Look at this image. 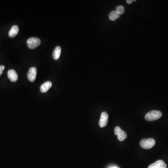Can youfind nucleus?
<instances>
[{"label": "nucleus", "instance_id": "obj_1", "mask_svg": "<svg viewBox=\"0 0 168 168\" xmlns=\"http://www.w3.org/2000/svg\"><path fill=\"white\" fill-rule=\"evenodd\" d=\"M162 116V112L159 111L152 110L146 114L145 118L148 121H152L159 119Z\"/></svg>", "mask_w": 168, "mask_h": 168}, {"label": "nucleus", "instance_id": "obj_2", "mask_svg": "<svg viewBox=\"0 0 168 168\" xmlns=\"http://www.w3.org/2000/svg\"><path fill=\"white\" fill-rule=\"evenodd\" d=\"M155 140L153 139H144L140 140V144L142 148L149 149L153 147L155 145Z\"/></svg>", "mask_w": 168, "mask_h": 168}, {"label": "nucleus", "instance_id": "obj_3", "mask_svg": "<svg viewBox=\"0 0 168 168\" xmlns=\"http://www.w3.org/2000/svg\"><path fill=\"white\" fill-rule=\"evenodd\" d=\"M27 44L30 49H35L40 45L41 40L38 37H30L27 41Z\"/></svg>", "mask_w": 168, "mask_h": 168}, {"label": "nucleus", "instance_id": "obj_4", "mask_svg": "<svg viewBox=\"0 0 168 168\" xmlns=\"http://www.w3.org/2000/svg\"><path fill=\"white\" fill-rule=\"evenodd\" d=\"M114 134L118 136V139L121 142H123L127 138V133L121 129L119 126L114 128Z\"/></svg>", "mask_w": 168, "mask_h": 168}, {"label": "nucleus", "instance_id": "obj_5", "mask_svg": "<svg viewBox=\"0 0 168 168\" xmlns=\"http://www.w3.org/2000/svg\"><path fill=\"white\" fill-rule=\"evenodd\" d=\"M109 117V114L106 112H103L101 113L99 123L100 128L105 127L108 125Z\"/></svg>", "mask_w": 168, "mask_h": 168}, {"label": "nucleus", "instance_id": "obj_6", "mask_svg": "<svg viewBox=\"0 0 168 168\" xmlns=\"http://www.w3.org/2000/svg\"><path fill=\"white\" fill-rule=\"evenodd\" d=\"M37 69L35 67H32L28 71L27 76L29 81L31 82H34L36 79Z\"/></svg>", "mask_w": 168, "mask_h": 168}, {"label": "nucleus", "instance_id": "obj_7", "mask_svg": "<svg viewBox=\"0 0 168 168\" xmlns=\"http://www.w3.org/2000/svg\"><path fill=\"white\" fill-rule=\"evenodd\" d=\"M7 76L11 82H15L18 80V76L17 72L15 70L11 69L7 71Z\"/></svg>", "mask_w": 168, "mask_h": 168}, {"label": "nucleus", "instance_id": "obj_8", "mask_svg": "<svg viewBox=\"0 0 168 168\" xmlns=\"http://www.w3.org/2000/svg\"><path fill=\"white\" fill-rule=\"evenodd\" d=\"M148 168H167V165L163 160H159L150 164Z\"/></svg>", "mask_w": 168, "mask_h": 168}, {"label": "nucleus", "instance_id": "obj_9", "mask_svg": "<svg viewBox=\"0 0 168 168\" xmlns=\"http://www.w3.org/2000/svg\"><path fill=\"white\" fill-rule=\"evenodd\" d=\"M51 82L50 81H46L42 85L40 86V91L42 93H46L52 86Z\"/></svg>", "mask_w": 168, "mask_h": 168}, {"label": "nucleus", "instance_id": "obj_10", "mask_svg": "<svg viewBox=\"0 0 168 168\" xmlns=\"http://www.w3.org/2000/svg\"><path fill=\"white\" fill-rule=\"evenodd\" d=\"M19 30V29L18 26L16 25L13 26L9 31V36L11 38H13V37L16 36L18 34Z\"/></svg>", "mask_w": 168, "mask_h": 168}, {"label": "nucleus", "instance_id": "obj_11", "mask_svg": "<svg viewBox=\"0 0 168 168\" xmlns=\"http://www.w3.org/2000/svg\"><path fill=\"white\" fill-rule=\"evenodd\" d=\"M61 53V48L59 46H56L53 50L52 56L54 59L58 60L59 59Z\"/></svg>", "mask_w": 168, "mask_h": 168}, {"label": "nucleus", "instance_id": "obj_12", "mask_svg": "<svg viewBox=\"0 0 168 168\" xmlns=\"http://www.w3.org/2000/svg\"><path fill=\"white\" fill-rule=\"evenodd\" d=\"M120 17V15L116 11H113L110 13L109 16V19L111 21L115 20Z\"/></svg>", "mask_w": 168, "mask_h": 168}, {"label": "nucleus", "instance_id": "obj_13", "mask_svg": "<svg viewBox=\"0 0 168 168\" xmlns=\"http://www.w3.org/2000/svg\"><path fill=\"white\" fill-rule=\"evenodd\" d=\"M116 11L120 15L123 14L125 12L124 7L123 6H119L116 7Z\"/></svg>", "mask_w": 168, "mask_h": 168}, {"label": "nucleus", "instance_id": "obj_14", "mask_svg": "<svg viewBox=\"0 0 168 168\" xmlns=\"http://www.w3.org/2000/svg\"><path fill=\"white\" fill-rule=\"evenodd\" d=\"M5 69V66L4 65H0V77H1V75L2 74V73H3V71Z\"/></svg>", "mask_w": 168, "mask_h": 168}, {"label": "nucleus", "instance_id": "obj_15", "mask_svg": "<svg viewBox=\"0 0 168 168\" xmlns=\"http://www.w3.org/2000/svg\"><path fill=\"white\" fill-rule=\"evenodd\" d=\"M133 1H132V0H128V1H127V2L128 4H131L132 3Z\"/></svg>", "mask_w": 168, "mask_h": 168}, {"label": "nucleus", "instance_id": "obj_16", "mask_svg": "<svg viewBox=\"0 0 168 168\" xmlns=\"http://www.w3.org/2000/svg\"><path fill=\"white\" fill-rule=\"evenodd\" d=\"M109 168H118V167H115V166H113V167H111Z\"/></svg>", "mask_w": 168, "mask_h": 168}]
</instances>
